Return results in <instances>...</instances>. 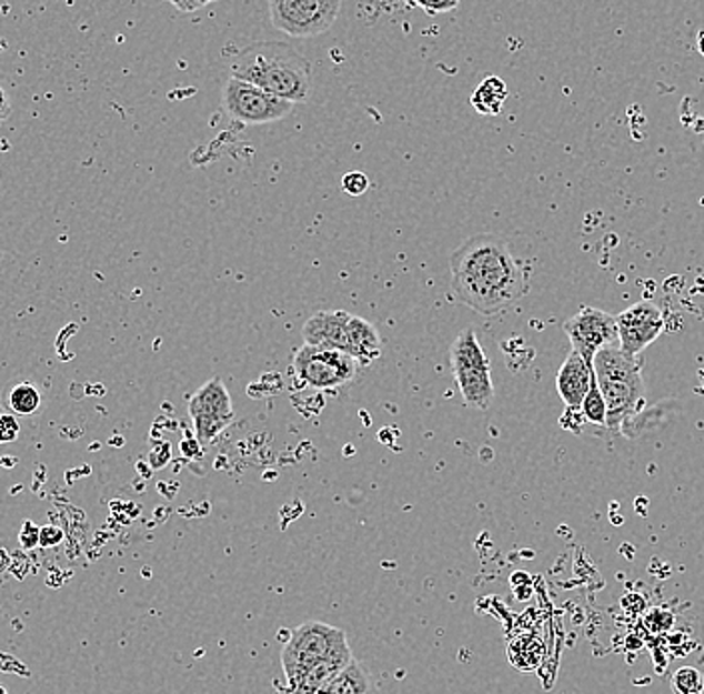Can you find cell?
<instances>
[{
  "mask_svg": "<svg viewBox=\"0 0 704 694\" xmlns=\"http://www.w3.org/2000/svg\"><path fill=\"white\" fill-rule=\"evenodd\" d=\"M674 694H703L704 684L701 673L693 668V666H683L673 674V681H671Z\"/></svg>",
  "mask_w": 704,
  "mask_h": 694,
  "instance_id": "cell-20",
  "label": "cell"
},
{
  "mask_svg": "<svg viewBox=\"0 0 704 694\" xmlns=\"http://www.w3.org/2000/svg\"><path fill=\"white\" fill-rule=\"evenodd\" d=\"M0 694H9V693H7V688H4V686H0Z\"/></svg>",
  "mask_w": 704,
  "mask_h": 694,
  "instance_id": "cell-30",
  "label": "cell"
},
{
  "mask_svg": "<svg viewBox=\"0 0 704 694\" xmlns=\"http://www.w3.org/2000/svg\"><path fill=\"white\" fill-rule=\"evenodd\" d=\"M12 107L9 101V94L0 87V124L11 117Z\"/></svg>",
  "mask_w": 704,
  "mask_h": 694,
  "instance_id": "cell-29",
  "label": "cell"
},
{
  "mask_svg": "<svg viewBox=\"0 0 704 694\" xmlns=\"http://www.w3.org/2000/svg\"><path fill=\"white\" fill-rule=\"evenodd\" d=\"M361 364L351 354L324 351L302 344L292 359V371L299 383L316 391H332L351 383Z\"/></svg>",
  "mask_w": 704,
  "mask_h": 694,
  "instance_id": "cell-7",
  "label": "cell"
},
{
  "mask_svg": "<svg viewBox=\"0 0 704 694\" xmlns=\"http://www.w3.org/2000/svg\"><path fill=\"white\" fill-rule=\"evenodd\" d=\"M591 379H593V366L584 363L581 354L571 351L556 374V391L569 411H581L584 396L591 389Z\"/></svg>",
  "mask_w": 704,
  "mask_h": 694,
  "instance_id": "cell-13",
  "label": "cell"
},
{
  "mask_svg": "<svg viewBox=\"0 0 704 694\" xmlns=\"http://www.w3.org/2000/svg\"><path fill=\"white\" fill-rule=\"evenodd\" d=\"M581 414H583L586 423L596 424V426H606V404H604L603 394L596 384V379H591V389L584 396L581 404Z\"/></svg>",
  "mask_w": 704,
  "mask_h": 694,
  "instance_id": "cell-19",
  "label": "cell"
},
{
  "mask_svg": "<svg viewBox=\"0 0 704 694\" xmlns=\"http://www.w3.org/2000/svg\"><path fill=\"white\" fill-rule=\"evenodd\" d=\"M451 366L466 406L476 411L491 409L494 401L491 363L473 329H464L454 339L451 346Z\"/></svg>",
  "mask_w": 704,
  "mask_h": 694,
  "instance_id": "cell-5",
  "label": "cell"
},
{
  "mask_svg": "<svg viewBox=\"0 0 704 694\" xmlns=\"http://www.w3.org/2000/svg\"><path fill=\"white\" fill-rule=\"evenodd\" d=\"M593 373L606 404V429L621 433L644 401L643 363L611 344L594 354Z\"/></svg>",
  "mask_w": 704,
  "mask_h": 694,
  "instance_id": "cell-3",
  "label": "cell"
},
{
  "mask_svg": "<svg viewBox=\"0 0 704 694\" xmlns=\"http://www.w3.org/2000/svg\"><path fill=\"white\" fill-rule=\"evenodd\" d=\"M543 654V648H541V643L533 638V636H529V648L523 651L519 644H511V648H509V654H511V663L516 666V668H521V671H529V668H536V664L533 663V658L529 656V654Z\"/></svg>",
  "mask_w": 704,
  "mask_h": 694,
  "instance_id": "cell-21",
  "label": "cell"
},
{
  "mask_svg": "<svg viewBox=\"0 0 704 694\" xmlns=\"http://www.w3.org/2000/svg\"><path fill=\"white\" fill-rule=\"evenodd\" d=\"M222 107L232 121L241 124H266L289 117L291 102L281 101L269 92L261 91L251 82L231 77L222 89Z\"/></svg>",
  "mask_w": 704,
  "mask_h": 694,
  "instance_id": "cell-8",
  "label": "cell"
},
{
  "mask_svg": "<svg viewBox=\"0 0 704 694\" xmlns=\"http://www.w3.org/2000/svg\"><path fill=\"white\" fill-rule=\"evenodd\" d=\"M229 71L234 79L291 104L312 97L311 62L286 42H254L232 57Z\"/></svg>",
  "mask_w": 704,
  "mask_h": 694,
  "instance_id": "cell-2",
  "label": "cell"
},
{
  "mask_svg": "<svg viewBox=\"0 0 704 694\" xmlns=\"http://www.w3.org/2000/svg\"><path fill=\"white\" fill-rule=\"evenodd\" d=\"M352 661H354L352 653L332 656L329 661L316 664L309 673L301 676L289 691H291V694H321L322 688L331 683L332 678L341 673L342 668L346 664H351Z\"/></svg>",
  "mask_w": 704,
  "mask_h": 694,
  "instance_id": "cell-16",
  "label": "cell"
},
{
  "mask_svg": "<svg viewBox=\"0 0 704 694\" xmlns=\"http://www.w3.org/2000/svg\"><path fill=\"white\" fill-rule=\"evenodd\" d=\"M618 349L626 356L638 359L664 331V314L653 301H641L614 316Z\"/></svg>",
  "mask_w": 704,
  "mask_h": 694,
  "instance_id": "cell-11",
  "label": "cell"
},
{
  "mask_svg": "<svg viewBox=\"0 0 704 694\" xmlns=\"http://www.w3.org/2000/svg\"><path fill=\"white\" fill-rule=\"evenodd\" d=\"M321 694H381V688L373 673L354 658L322 688Z\"/></svg>",
  "mask_w": 704,
  "mask_h": 694,
  "instance_id": "cell-15",
  "label": "cell"
},
{
  "mask_svg": "<svg viewBox=\"0 0 704 694\" xmlns=\"http://www.w3.org/2000/svg\"><path fill=\"white\" fill-rule=\"evenodd\" d=\"M194 434L201 444H211L234 421L231 394L221 379L202 384L189 401Z\"/></svg>",
  "mask_w": 704,
  "mask_h": 694,
  "instance_id": "cell-9",
  "label": "cell"
},
{
  "mask_svg": "<svg viewBox=\"0 0 704 694\" xmlns=\"http://www.w3.org/2000/svg\"><path fill=\"white\" fill-rule=\"evenodd\" d=\"M369 187H371V181L364 172L352 171L342 177V189L351 197H363L364 192L369 191Z\"/></svg>",
  "mask_w": 704,
  "mask_h": 694,
  "instance_id": "cell-23",
  "label": "cell"
},
{
  "mask_svg": "<svg viewBox=\"0 0 704 694\" xmlns=\"http://www.w3.org/2000/svg\"><path fill=\"white\" fill-rule=\"evenodd\" d=\"M349 354L356 363L371 364L383 353V339L373 322L363 316H351L349 321Z\"/></svg>",
  "mask_w": 704,
  "mask_h": 694,
  "instance_id": "cell-14",
  "label": "cell"
},
{
  "mask_svg": "<svg viewBox=\"0 0 704 694\" xmlns=\"http://www.w3.org/2000/svg\"><path fill=\"white\" fill-rule=\"evenodd\" d=\"M341 0H272V27L294 39L329 32L341 14Z\"/></svg>",
  "mask_w": 704,
  "mask_h": 694,
  "instance_id": "cell-6",
  "label": "cell"
},
{
  "mask_svg": "<svg viewBox=\"0 0 704 694\" xmlns=\"http://www.w3.org/2000/svg\"><path fill=\"white\" fill-rule=\"evenodd\" d=\"M674 624V614L668 608H651L644 616V626L654 634H663L671 631Z\"/></svg>",
  "mask_w": 704,
  "mask_h": 694,
  "instance_id": "cell-22",
  "label": "cell"
},
{
  "mask_svg": "<svg viewBox=\"0 0 704 694\" xmlns=\"http://www.w3.org/2000/svg\"><path fill=\"white\" fill-rule=\"evenodd\" d=\"M509 99L506 82L501 77H486L471 97L474 111L484 117H496L504 109V102Z\"/></svg>",
  "mask_w": 704,
  "mask_h": 694,
  "instance_id": "cell-17",
  "label": "cell"
},
{
  "mask_svg": "<svg viewBox=\"0 0 704 694\" xmlns=\"http://www.w3.org/2000/svg\"><path fill=\"white\" fill-rule=\"evenodd\" d=\"M564 332L573 344V351L581 354L584 363L593 366L594 354L604 346L618 344V332L613 314L599 311L593 306H583L581 311L564 322Z\"/></svg>",
  "mask_w": 704,
  "mask_h": 694,
  "instance_id": "cell-10",
  "label": "cell"
},
{
  "mask_svg": "<svg viewBox=\"0 0 704 694\" xmlns=\"http://www.w3.org/2000/svg\"><path fill=\"white\" fill-rule=\"evenodd\" d=\"M352 314L344 311H321L312 314L302 326L304 344L324 349V351H339L349 354V321Z\"/></svg>",
  "mask_w": 704,
  "mask_h": 694,
  "instance_id": "cell-12",
  "label": "cell"
},
{
  "mask_svg": "<svg viewBox=\"0 0 704 694\" xmlns=\"http://www.w3.org/2000/svg\"><path fill=\"white\" fill-rule=\"evenodd\" d=\"M21 434V426L14 414H0V443H12Z\"/></svg>",
  "mask_w": 704,
  "mask_h": 694,
  "instance_id": "cell-24",
  "label": "cell"
},
{
  "mask_svg": "<svg viewBox=\"0 0 704 694\" xmlns=\"http://www.w3.org/2000/svg\"><path fill=\"white\" fill-rule=\"evenodd\" d=\"M416 7H421L429 17H434V14H441V12H451L459 7V2L453 0V2H416Z\"/></svg>",
  "mask_w": 704,
  "mask_h": 694,
  "instance_id": "cell-27",
  "label": "cell"
},
{
  "mask_svg": "<svg viewBox=\"0 0 704 694\" xmlns=\"http://www.w3.org/2000/svg\"><path fill=\"white\" fill-rule=\"evenodd\" d=\"M39 541H41V526H37L32 521H24L19 533V543L22 549H34L39 546Z\"/></svg>",
  "mask_w": 704,
  "mask_h": 694,
  "instance_id": "cell-25",
  "label": "cell"
},
{
  "mask_svg": "<svg viewBox=\"0 0 704 694\" xmlns=\"http://www.w3.org/2000/svg\"><path fill=\"white\" fill-rule=\"evenodd\" d=\"M451 289L481 316H496L513 309L529 291L521 262L509 242L493 232H481L454 249L451 259Z\"/></svg>",
  "mask_w": 704,
  "mask_h": 694,
  "instance_id": "cell-1",
  "label": "cell"
},
{
  "mask_svg": "<svg viewBox=\"0 0 704 694\" xmlns=\"http://www.w3.org/2000/svg\"><path fill=\"white\" fill-rule=\"evenodd\" d=\"M62 539H64V533H62L59 526H41V541H39V546L42 549H52V546H59L62 543Z\"/></svg>",
  "mask_w": 704,
  "mask_h": 694,
  "instance_id": "cell-26",
  "label": "cell"
},
{
  "mask_svg": "<svg viewBox=\"0 0 704 694\" xmlns=\"http://www.w3.org/2000/svg\"><path fill=\"white\" fill-rule=\"evenodd\" d=\"M172 7L177 9V11L181 12H197L201 11L207 7V0H201V2H184V0H172Z\"/></svg>",
  "mask_w": 704,
  "mask_h": 694,
  "instance_id": "cell-28",
  "label": "cell"
},
{
  "mask_svg": "<svg viewBox=\"0 0 704 694\" xmlns=\"http://www.w3.org/2000/svg\"><path fill=\"white\" fill-rule=\"evenodd\" d=\"M7 403H9V409L14 416H31L41 409V393L32 383L14 384Z\"/></svg>",
  "mask_w": 704,
  "mask_h": 694,
  "instance_id": "cell-18",
  "label": "cell"
},
{
  "mask_svg": "<svg viewBox=\"0 0 704 694\" xmlns=\"http://www.w3.org/2000/svg\"><path fill=\"white\" fill-rule=\"evenodd\" d=\"M346 653H352L351 646L346 641V634L339 626L321 621L301 624L292 631L291 638L286 641L281 653L282 671L289 688L316 664Z\"/></svg>",
  "mask_w": 704,
  "mask_h": 694,
  "instance_id": "cell-4",
  "label": "cell"
}]
</instances>
